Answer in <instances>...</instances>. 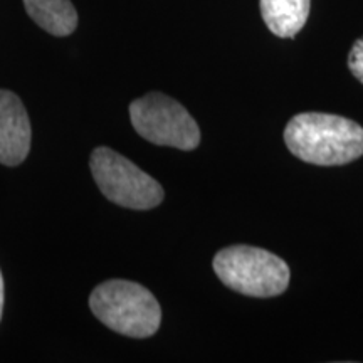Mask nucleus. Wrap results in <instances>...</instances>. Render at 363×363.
<instances>
[{"instance_id":"obj_2","label":"nucleus","mask_w":363,"mask_h":363,"mask_svg":"<svg viewBox=\"0 0 363 363\" xmlns=\"http://www.w3.org/2000/svg\"><path fill=\"white\" fill-rule=\"evenodd\" d=\"M89 308L103 325L130 338L152 337L162 323L157 298L133 281H104L91 293Z\"/></svg>"},{"instance_id":"obj_7","label":"nucleus","mask_w":363,"mask_h":363,"mask_svg":"<svg viewBox=\"0 0 363 363\" xmlns=\"http://www.w3.org/2000/svg\"><path fill=\"white\" fill-rule=\"evenodd\" d=\"M311 0H261V13L267 29L283 39H293L310 16Z\"/></svg>"},{"instance_id":"obj_1","label":"nucleus","mask_w":363,"mask_h":363,"mask_svg":"<svg viewBox=\"0 0 363 363\" xmlns=\"http://www.w3.org/2000/svg\"><path fill=\"white\" fill-rule=\"evenodd\" d=\"M284 142L299 160L318 167L347 165L363 155V128L350 118L299 113L288 121Z\"/></svg>"},{"instance_id":"obj_3","label":"nucleus","mask_w":363,"mask_h":363,"mask_svg":"<svg viewBox=\"0 0 363 363\" xmlns=\"http://www.w3.org/2000/svg\"><path fill=\"white\" fill-rule=\"evenodd\" d=\"M216 274L227 288L252 298H272L288 289L289 266L266 249L238 244L216 254Z\"/></svg>"},{"instance_id":"obj_4","label":"nucleus","mask_w":363,"mask_h":363,"mask_svg":"<svg viewBox=\"0 0 363 363\" xmlns=\"http://www.w3.org/2000/svg\"><path fill=\"white\" fill-rule=\"evenodd\" d=\"M89 167L98 189L116 206L150 211L163 202L162 185L115 150L98 147L91 153Z\"/></svg>"},{"instance_id":"obj_8","label":"nucleus","mask_w":363,"mask_h":363,"mask_svg":"<svg viewBox=\"0 0 363 363\" xmlns=\"http://www.w3.org/2000/svg\"><path fill=\"white\" fill-rule=\"evenodd\" d=\"M24 7L45 33L65 38L78 27V12L71 0H24Z\"/></svg>"},{"instance_id":"obj_10","label":"nucleus","mask_w":363,"mask_h":363,"mask_svg":"<svg viewBox=\"0 0 363 363\" xmlns=\"http://www.w3.org/2000/svg\"><path fill=\"white\" fill-rule=\"evenodd\" d=\"M2 310H4V278L0 272V320H2Z\"/></svg>"},{"instance_id":"obj_5","label":"nucleus","mask_w":363,"mask_h":363,"mask_svg":"<svg viewBox=\"0 0 363 363\" xmlns=\"http://www.w3.org/2000/svg\"><path fill=\"white\" fill-rule=\"evenodd\" d=\"M130 120L147 142L184 152L201 143V128L179 101L163 93H148L130 104Z\"/></svg>"},{"instance_id":"obj_6","label":"nucleus","mask_w":363,"mask_h":363,"mask_svg":"<svg viewBox=\"0 0 363 363\" xmlns=\"http://www.w3.org/2000/svg\"><path fill=\"white\" fill-rule=\"evenodd\" d=\"M30 121L21 98L0 89V163L17 167L30 150Z\"/></svg>"},{"instance_id":"obj_9","label":"nucleus","mask_w":363,"mask_h":363,"mask_svg":"<svg viewBox=\"0 0 363 363\" xmlns=\"http://www.w3.org/2000/svg\"><path fill=\"white\" fill-rule=\"evenodd\" d=\"M348 69L363 84V38L353 43L348 54Z\"/></svg>"}]
</instances>
